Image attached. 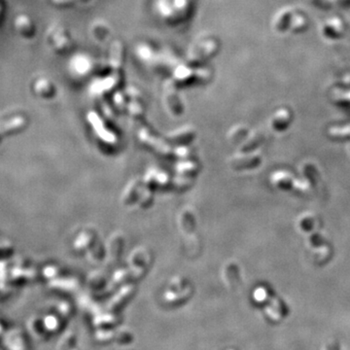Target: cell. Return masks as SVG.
I'll list each match as a JSON object with an SVG mask.
<instances>
[{"instance_id": "cell-1", "label": "cell", "mask_w": 350, "mask_h": 350, "mask_svg": "<svg viewBox=\"0 0 350 350\" xmlns=\"http://www.w3.org/2000/svg\"><path fill=\"white\" fill-rule=\"evenodd\" d=\"M193 137H194L193 131L189 128H183L171 134L169 138L170 141L171 142L173 141L174 143H184L190 141V139H192Z\"/></svg>"}]
</instances>
